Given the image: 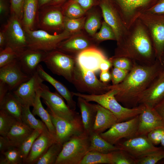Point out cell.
<instances>
[{
    "label": "cell",
    "instance_id": "32",
    "mask_svg": "<svg viewBox=\"0 0 164 164\" xmlns=\"http://www.w3.org/2000/svg\"><path fill=\"white\" fill-rule=\"evenodd\" d=\"M89 43L85 39L76 38L60 43L57 49L67 54L70 53H77L78 54L89 47Z\"/></svg>",
    "mask_w": 164,
    "mask_h": 164
},
{
    "label": "cell",
    "instance_id": "3",
    "mask_svg": "<svg viewBox=\"0 0 164 164\" xmlns=\"http://www.w3.org/2000/svg\"><path fill=\"white\" fill-rule=\"evenodd\" d=\"M74 95L81 97L86 101L96 102L113 113L117 118L118 122L127 121L139 115L145 107L144 104L131 108L121 106L116 99L114 92L110 90L101 95L85 94L79 92L73 93Z\"/></svg>",
    "mask_w": 164,
    "mask_h": 164
},
{
    "label": "cell",
    "instance_id": "44",
    "mask_svg": "<svg viewBox=\"0 0 164 164\" xmlns=\"http://www.w3.org/2000/svg\"><path fill=\"white\" fill-rule=\"evenodd\" d=\"M129 71L113 67L111 72V80L113 85L118 84L122 82L127 75Z\"/></svg>",
    "mask_w": 164,
    "mask_h": 164
},
{
    "label": "cell",
    "instance_id": "55",
    "mask_svg": "<svg viewBox=\"0 0 164 164\" xmlns=\"http://www.w3.org/2000/svg\"><path fill=\"white\" fill-rule=\"evenodd\" d=\"M112 66V65L111 61L107 58L101 62L99 69L101 71H108Z\"/></svg>",
    "mask_w": 164,
    "mask_h": 164
},
{
    "label": "cell",
    "instance_id": "58",
    "mask_svg": "<svg viewBox=\"0 0 164 164\" xmlns=\"http://www.w3.org/2000/svg\"><path fill=\"white\" fill-rule=\"evenodd\" d=\"M6 46V37L4 31L2 29L0 31V48H4Z\"/></svg>",
    "mask_w": 164,
    "mask_h": 164
},
{
    "label": "cell",
    "instance_id": "54",
    "mask_svg": "<svg viewBox=\"0 0 164 164\" xmlns=\"http://www.w3.org/2000/svg\"><path fill=\"white\" fill-rule=\"evenodd\" d=\"M100 77V80L104 83H107L111 80V74L109 70L101 71Z\"/></svg>",
    "mask_w": 164,
    "mask_h": 164
},
{
    "label": "cell",
    "instance_id": "29",
    "mask_svg": "<svg viewBox=\"0 0 164 164\" xmlns=\"http://www.w3.org/2000/svg\"><path fill=\"white\" fill-rule=\"evenodd\" d=\"M0 109L21 121L23 106L11 91L8 92L0 102Z\"/></svg>",
    "mask_w": 164,
    "mask_h": 164
},
{
    "label": "cell",
    "instance_id": "6",
    "mask_svg": "<svg viewBox=\"0 0 164 164\" xmlns=\"http://www.w3.org/2000/svg\"><path fill=\"white\" fill-rule=\"evenodd\" d=\"M23 27L27 36L28 48L46 52L57 49L61 41L69 35L66 30L59 34L53 35L42 29L32 30Z\"/></svg>",
    "mask_w": 164,
    "mask_h": 164
},
{
    "label": "cell",
    "instance_id": "2",
    "mask_svg": "<svg viewBox=\"0 0 164 164\" xmlns=\"http://www.w3.org/2000/svg\"><path fill=\"white\" fill-rule=\"evenodd\" d=\"M117 45L113 57H125L145 65L152 64L157 59L151 38L139 18L128 29L127 34Z\"/></svg>",
    "mask_w": 164,
    "mask_h": 164
},
{
    "label": "cell",
    "instance_id": "22",
    "mask_svg": "<svg viewBox=\"0 0 164 164\" xmlns=\"http://www.w3.org/2000/svg\"><path fill=\"white\" fill-rule=\"evenodd\" d=\"M107 58L101 50L91 47L80 53L76 57V60L84 69L94 72L100 70V63Z\"/></svg>",
    "mask_w": 164,
    "mask_h": 164
},
{
    "label": "cell",
    "instance_id": "18",
    "mask_svg": "<svg viewBox=\"0 0 164 164\" xmlns=\"http://www.w3.org/2000/svg\"><path fill=\"white\" fill-rule=\"evenodd\" d=\"M159 128H164V121L154 108L145 105L139 115L138 125L136 135H147L151 131Z\"/></svg>",
    "mask_w": 164,
    "mask_h": 164
},
{
    "label": "cell",
    "instance_id": "39",
    "mask_svg": "<svg viewBox=\"0 0 164 164\" xmlns=\"http://www.w3.org/2000/svg\"><path fill=\"white\" fill-rule=\"evenodd\" d=\"M164 159V149L153 152L135 159V164H155Z\"/></svg>",
    "mask_w": 164,
    "mask_h": 164
},
{
    "label": "cell",
    "instance_id": "13",
    "mask_svg": "<svg viewBox=\"0 0 164 164\" xmlns=\"http://www.w3.org/2000/svg\"><path fill=\"white\" fill-rule=\"evenodd\" d=\"M138 120L139 115L127 121L117 123L100 135L109 143L115 145L122 138L136 136Z\"/></svg>",
    "mask_w": 164,
    "mask_h": 164
},
{
    "label": "cell",
    "instance_id": "57",
    "mask_svg": "<svg viewBox=\"0 0 164 164\" xmlns=\"http://www.w3.org/2000/svg\"><path fill=\"white\" fill-rule=\"evenodd\" d=\"M9 91H10L8 86L5 84L0 82V102Z\"/></svg>",
    "mask_w": 164,
    "mask_h": 164
},
{
    "label": "cell",
    "instance_id": "31",
    "mask_svg": "<svg viewBox=\"0 0 164 164\" xmlns=\"http://www.w3.org/2000/svg\"><path fill=\"white\" fill-rule=\"evenodd\" d=\"M39 89L37 92L32 113L34 115H37L40 118L49 131L56 137L55 128L52 122L50 113L47 110L44 109L42 104Z\"/></svg>",
    "mask_w": 164,
    "mask_h": 164
},
{
    "label": "cell",
    "instance_id": "11",
    "mask_svg": "<svg viewBox=\"0 0 164 164\" xmlns=\"http://www.w3.org/2000/svg\"><path fill=\"white\" fill-rule=\"evenodd\" d=\"M6 39V46L12 48L17 55L28 48V42L21 20L15 15H10L2 29Z\"/></svg>",
    "mask_w": 164,
    "mask_h": 164
},
{
    "label": "cell",
    "instance_id": "19",
    "mask_svg": "<svg viewBox=\"0 0 164 164\" xmlns=\"http://www.w3.org/2000/svg\"><path fill=\"white\" fill-rule=\"evenodd\" d=\"M101 7L104 21L113 29L117 43L119 42L127 34L128 29L125 25L117 10L110 3L103 2Z\"/></svg>",
    "mask_w": 164,
    "mask_h": 164
},
{
    "label": "cell",
    "instance_id": "62",
    "mask_svg": "<svg viewBox=\"0 0 164 164\" xmlns=\"http://www.w3.org/2000/svg\"><path fill=\"white\" fill-rule=\"evenodd\" d=\"M160 144L162 147V148L164 149V134L162 138Z\"/></svg>",
    "mask_w": 164,
    "mask_h": 164
},
{
    "label": "cell",
    "instance_id": "16",
    "mask_svg": "<svg viewBox=\"0 0 164 164\" xmlns=\"http://www.w3.org/2000/svg\"><path fill=\"white\" fill-rule=\"evenodd\" d=\"M31 77L23 71L17 59L0 68V82L5 84L9 91L15 90Z\"/></svg>",
    "mask_w": 164,
    "mask_h": 164
},
{
    "label": "cell",
    "instance_id": "45",
    "mask_svg": "<svg viewBox=\"0 0 164 164\" xmlns=\"http://www.w3.org/2000/svg\"><path fill=\"white\" fill-rule=\"evenodd\" d=\"M64 13L66 17L73 19L80 16L84 14V12L78 4L73 3L66 8Z\"/></svg>",
    "mask_w": 164,
    "mask_h": 164
},
{
    "label": "cell",
    "instance_id": "42",
    "mask_svg": "<svg viewBox=\"0 0 164 164\" xmlns=\"http://www.w3.org/2000/svg\"><path fill=\"white\" fill-rule=\"evenodd\" d=\"M109 60L113 67L129 71L132 68L135 61L128 58L123 56L112 57Z\"/></svg>",
    "mask_w": 164,
    "mask_h": 164
},
{
    "label": "cell",
    "instance_id": "30",
    "mask_svg": "<svg viewBox=\"0 0 164 164\" xmlns=\"http://www.w3.org/2000/svg\"><path fill=\"white\" fill-rule=\"evenodd\" d=\"M89 135V151L108 153L118 149L116 145L109 143L103 138L99 134L92 131Z\"/></svg>",
    "mask_w": 164,
    "mask_h": 164
},
{
    "label": "cell",
    "instance_id": "53",
    "mask_svg": "<svg viewBox=\"0 0 164 164\" xmlns=\"http://www.w3.org/2000/svg\"><path fill=\"white\" fill-rule=\"evenodd\" d=\"M154 108L164 121V98L158 103Z\"/></svg>",
    "mask_w": 164,
    "mask_h": 164
},
{
    "label": "cell",
    "instance_id": "35",
    "mask_svg": "<svg viewBox=\"0 0 164 164\" xmlns=\"http://www.w3.org/2000/svg\"><path fill=\"white\" fill-rule=\"evenodd\" d=\"M30 106H23L21 121L33 129L43 130L47 127L44 123L36 119L30 110Z\"/></svg>",
    "mask_w": 164,
    "mask_h": 164
},
{
    "label": "cell",
    "instance_id": "33",
    "mask_svg": "<svg viewBox=\"0 0 164 164\" xmlns=\"http://www.w3.org/2000/svg\"><path fill=\"white\" fill-rule=\"evenodd\" d=\"M113 164L111 152L108 153L89 151L79 164Z\"/></svg>",
    "mask_w": 164,
    "mask_h": 164
},
{
    "label": "cell",
    "instance_id": "48",
    "mask_svg": "<svg viewBox=\"0 0 164 164\" xmlns=\"http://www.w3.org/2000/svg\"><path fill=\"white\" fill-rule=\"evenodd\" d=\"M164 134V128H159L150 131L147 134V136L153 145H157L160 144Z\"/></svg>",
    "mask_w": 164,
    "mask_h": 164
},
{
    "label": "cell",
    "instance_id": "1",
    "mask_svg": "<svg viewBox=\"0 0 164 164\" xmlns=\"http://www.w3.org/2000/svg\"><path fill=\"white\" fill-rule=\"evenodd\" d=\"M163 68L157 60L151 65L140 64L135 61L132 68L121 83L111 85L118 102L133 107L138 104L139 98L144 91L159 76Z\"/></svg>",
    "mask_w": 164,
    "mask_h": 164
},
{
    "label": "cell",
    "instance_id": "43",
    "mask_svg": "<svg viewBox=\"0 0 164 164\" xmlns=\"http://www.w3.org/2000/svg\"><path fill=\"white\" fill-rule=\"evenodd\" d=\"M96 37L99 40H116L115 35L113 29L105 21L102 22L101 29L96 34Z\"/></svg>",
    "mask_w": 164,
    "mask_h": 164
},
{
    "label": "cell",
    "instance_id": "25",
    "mask_svg": "<svg viewBox=\"0 0 164 164\" xmlns=\"http://www.w3.org/2000/svg\"><path fill=\"white\" fill-rule=\"evenodd\" d=\"M80 97H77L82 121L85 132L89 135L93 129L97 113V104L90 103Z\"/></svg>",
    "mask_w": 164,
    "mask_h": 164
},
{
    "label": "cell",
    "instance_id": "23",
    "mask_svg": "<svg viewBox=\"0 0 164 164\" xmlns=\"http://www.w3.org/2000/svg\"><path fill=\"white\" fill-rule=\"evenodd\" d=\"M164 98V77H158L142 94L138 104L154 108Z\"/></svg>",
    "mask_w": 164,
    "mask_h": 164
},
{
    "label": "cell",
    "instance_id": "50",
    "mask_svg": "<svg viewBox=\"0 0 164 164\" xmlns=\"http://www.w3.org/2000/svg\"><path fill=\"white\" fill-rule=\"evenodd\" d=\"M145 13L154 14H164V0H159Z\"/></svg>",
    "mask_w": 164,
    "mask_h": 164
},
{
    "label": "cell",
    "instance_id": "38",
    "mask_svg": "<svg viewBox=\"0 0 164 164\" xmlns=\"http://www.w3.org/2000/svg\"><path fill=\"white\" fill-rule=\"evenodd\" d=\"M43 130L39 129H34L19 148L24 163H25L26 159L34 142Z\"/></svg>",
    "mask_w": 164,
    "mask_h": 164
},
{
    "label": "cell",
    "instance_id": "40",
    "mask_svg": "<svg viewBox=\"0 0 164 164\" xmlns=\"http://www.w3.org/2000/svg\"><path fill=\"white\" fill-rule=\"evenodd\" d=\"M111 153L113 164H135V159L123 150L118 149Z\"/></svg>",
    "mask_w": 164,
    "mask_h": 164
},
{
    "label": "cell",
    "instance_id": "27",
    "mask_svg": "<svg viewBox=\"0 0 164 164\" xmlns=\"http://www.w3.org/2000/svg\"><path fill=\"white\" fill-rule=\"evenodd\" d=\"M39 7L38 0H25L21 20L23 27L33 30L37 28Z\"/></svg>",
    "mask_w": 164,
    "mask_h": 164
},
{
    "label": "cell",
    "instance_id": "7",
    "mask_svg": "<svg viewBox=\"0 0 164 164\" xmlns=\"http://www.w3.org/2000/svg\"><path fill=\"white\" fill-rule=\"evenodd\" d=\"M39 91L41 98L47 107V110L56 115L69 121L81 117L78 113L66 104L63 98L57 92H52L49 87L43 83Z\"/></svg>",
    "mask_w": 164,
    "mask_h": 164
},
{
    "label": "cell",
    "instance_id": "26",
    "mask_svg": "<svg viewBox=\"0 0 164 164\" xmlns=\"http://www.w3.org/2000/svg\"><path fill=\"white\" fill-rule=\"evenodd\" d=\"M97 113L93 131L100 134L118 122L116 116L108 110L97 104Z\"/></svg>",
    "mask_w": 164,
    "mask_h": 164
},
{
    "label": "cell",
    "instance_id": "10",
    "mask_svg": "<svg viewBox=\"0 0 164 164\" xmlns=\"http://www.w3.org/2000/svg\"><path fill=\"white\" fill-rule=\"evenodd\" d=\"M159 0H115L117 10L128 29L140 16L155 4Z\"/></svg>",
    "mask_w": 164,
    "mask_h": 164
},
{
    "label": "cell",
    "instance_id": "47",
    "mask_svg": "<svg viewBox=\"0 0 164 164\" xmlns=\"http://www.w3.org/2000/svg\"><path fill=\"white\" fill-rule=\"evenodd\" d=\"M100 22L96 16H91L87 20L85 25L86 31L91 35L94 34L100 26Z\"/></svg>",
    "mask_w": 164,
    "mask_h": 164
},
{
    "label": "cell",
    "instance_id": "46",
    "mask_svg": "<svg viewBox=\"0 0 164 164\" xmlns=\"http://www.w3.org/2000/svg\"><path fill=\"white\" fill-rule=\"evenodd\" d=\"M25 0H10V15L17 17L22 20L23 8Z\"/></svg>",
    "mask_w": 164,
    "mask_h": 164
},
{
    "label": "cell",
    "instance_id": "9",
    "mask_svg": "<svg viewBox=\"0 0 164 164\" xmlns=\"http://www.w3.org/2000/svg\"><path fill=\"white\" fill-rule=\"evenodd\" d=\"M138 18L149 32L155 49L156 59L160 62L164 52V14L144 13Z\"/></svg>",
    "mask_w": 164,
    "mask_h": 164
},
{
    "label": "cell",
    "instance_id": "5",
    "mask_svg": "<svg viewBox=\"0 0 164 164\" xmlns=\"http://www.w3.org/2000/svg\"><path fill=\"white\" fill-rule=\"evenodd\" d=\"M71 83L79 92L95 95L102 94L107 93L110 90L111 85L99 80L94 72L84 69L77 61L74 67Z\"/></svg>",
    "mask_w": 164,
    "mask_h": 164
},
{
    "label": "cell",
    "instance_id": "41",
    "mask_svg": "<svg viewBox=\"0 0 164 164\" xmlns=\"http://www.w3.org/2000/svg\"><path fill=\"white\" fill-rule=\"evenodd\" d=\"M17 53L9 46L0 48V68L17 59Z\"/></svg>",
    "mask_w": 164,
    "mask_h": 164
},
{
    "label": "cell",
    "instance_id": "61",
    "mask_svg": "<svg viewBox=\"0 0 164 164\" xmlns=\"http://www.w3.org/2000/svg\"><path fill=\"white\" fill-rule=\"evenodd\" d=\"M160 62L162 66L163 69L159 77V78H162L164 77V52L161 57Z\"/></svg>",
    "mask_w": 164,
    "mask_h": 164
},
{
    "label": "cell",
    "instance_id": "15",
    "mask_svg": "<svg viewBox=\"0 0 164 164\" xmlns=\"http://www.w3.org/2000/svg\"><path fill=\"white\" fill-rule=\"evenodd\" d=\"M44 81L37 71L12 92L22 106L33 107L37 92Z\"/></svg>",
    "mask_w": 164,
    "mask_h": 164
},
{
    "label": "cell",
    "instance_id": "60",
    "mask_svg": "<svg viewBox=\"0 0 164 164\" xmlns=\"http://www.w3.org/2000/svg\"><path fill=\"white\" fill-rule=\"evenodd\" d=\"M65 0H52L51 2L47 6L55 7L59 4H60Z\"/></svg>",
    "mask_w": 164,
    "mask_h": 164
},
{
    "label": "cell",
    "instance_id": "34",
    "mask_svg": "<svg viewBox=\"0 0 164 164\" xmlns=\"http://www.w3.org/2000/svg\"><path fill=\"white\" fill-rule=\"evenodd\" d=\"M63 145L56 142L51 145L36 164H55L60 152Z\"/></svg>",
    "mask_w": 164,
    "mask_h": 164
},
{
    "label": "cell",
    "instance_id": "52",
    "mask_svg": "<svg viewBox=\"0 0 164 164\" xmlns=\"http://www.w3.org/2000/svg\"><path fill=\"white\" fill-rule=\"evenodd\" d=\"M12 147L10 144L6 137L0 136V152L2 154Z\"/></svg>",
    "mask_w": 164,
    "mask_h": 164
},
{
    "label": "cell",
    "instance_id": "51",
    "mask_svg": "<svg viewBox=\"0 0 164 164\" xmlns=\"http://www.w3.org/2000/svg\"><path fill=\"white\" fill-rule=\"evenodd\" d=\"M10 13V6H9L7 0H0V15L7 17Z\"/></svg>",
    "mask_w": 164,
    "mask_h": 164
},
{
    "label": "cell",
    "instance_id": "37",
    "mask_svg": "<svg viewBox=\"0 0 164 164\" xmlns=\"http://www.w3.org/2000/svg\"><path fill=\"white\" fill-rule=\"evenodd\" d=\"M19 120L2 110H0V135L6 136L11 128Z\"/></svg>",
    "mask_w": 164,
    "mask_h": 164
},
{
    "label": "cell",
    "instance_id": "49",
    "mask_svg": "<svg viewBox=\"0 0 164 164\" xmlns=\"http://www.w3.org/2000/svg\"><path fill=\"white\" fill-rule=\"evenodd\" d=\"M64 25L66 31H72L79 29L81 26V22L79 19L66 17L64 19Z\"/></svg>",
    "mask_w": 164,
    "mask_h": 164
},
{
    "label": "cell",
    "instance_id": "24",
    "mask_svg": "<svg viewBox=\"0 0 164 164\" xmlns=\"http://www.w3.org/2000/svg\"><path fill=\"white\" fill-rule=\"evenodd\" d=\"M37 71L42 79L52 85L55 88L56 91L66 100L67 105L70 108L75 110L76 103L73 99V97L74 96L73 92L70 91L63 83L47 73L41 65H39Z\"/></svg>",
    "mask_w": 164,
    "mask_h": 164
},
{
    "label": "cell",
    "instance_id": "17",
    "mask_svg": "<svg viewBox=\"0 0 164 164\" xmlns=\"http://www.w3.org/2000/svg\"><path fill=\"white\" fill-rule=\"evenodd\" d=\"M54 9L46 6L39 9L37 28L49 32L64 28L62 13Z\"/></svg>",
    "mask_w": 164,
    "mask_h": 164
},
{
    "label": "cell",
    "instance_id": "20",
    "mask_svg": "<svg viewBox=\"0 0 164 164\" xmlns=\"http://www.w3.org/2000/svg\"><path fill=\"white\" fill-rule=\"evenodd\" d=\"M57 142L56 136L45 128L34 142L25 163L35 164L50 147Z\"/></svg>",
    "mask_w": 164,
    "mask_h": 164
},
{
    "label": "cell",
    "instance_id": "4",
    "mask_svg": "<svg viewBox=\"0 0 164 164\" xmlns=\"http://www.w3.org/2000/svg\"><path fill=\"white\" fill-rule=\"evenodd\" d=\"M89 145V135L85 132L73 136L63 144L55 164H79Z\"/></svg>",
    "mask_w": 164,
    "mask_h": 164
},
{
    "label": "cell",
    "instance_id": "36",
    "mask_svg": "<svg viewBox=\"0 0 164 164\" xmlns=\"http://www.w3.org/2000/svg\"><path fill=\"white\" fill-rule=\"evenodd\" d=\"M0 164H19L24 163L19 148L12 146L2 154Z\"/></svg>",
    "mask_w": 164,
    "mask_h": 164
},
{
    "label": "cell",
    "instance_id": "8",
    "mask_svg": "<svg viewBox=\"0 0 164 164\" xmlns=\"http://www.w3.org/2000/svg\"><path fill=\"white\" fill-rule=\"evenodd\" d=\"M76 58L58 50L47 52L43 62L52 73L71 83Z\"/></svg>",
    "mask_w": 164,
    "mask_h": 164
},
{
    "label": "cell",
    "instance_id": "14",
    "mask_svg": "<svg viewBox=\"0 0 164 164\" xmlns=\"http://www.w3.org/2000/svg\"><path fill=\"white\" fill-rule=\"evenodd\" d=\"M115 145L118 149L125 151L135 159L162 148L155 146L145 135H136L123 141H119Z\"/></svg>",
    "mask_w": 164,
    "mask_h": 164
},
{
    "label": "cell",
    "instance_id": "12",
    "mask_svg": "<svg viewBox=\"0 0 164 164\" xmlns=\"http://www.w3.org/2000/svg\"><path fill=\"white\" fill-rule=\"evenodd\" d=\"M48 111L55 128L57 142L63 145L73 136L84 132L81 116L73 121H69Z\"/></svg>",
    "mask_w": 164,
    "mask_h": 164
},
{
    "label": "cell",
    "instance_id": "21",
    "mask_svg": "<svg viewBox=\"0 0 164 164\" xmlns=\"http://www.w3.org/2000/svg\"><path fill=\"white\" fill-rule=\"evenodd\" d=\"M47 52L27 48L18 55L17 60L23 71L32 77L37 71L40 63L43 62Z\"/></svg>",
    "mask_w": 164,
    "mask_h": 164
},
{
    "label": "cell",
    "instance_id": "56",
    "mask_svg": "<svg viewBox=\"0 0 164 164\" xmlns=\"http://www.w3.org/2000/svg\"><path fill=\"white\" fill-rule=\"evenodd\" d=\"M75 1L76 3L84 9L90 8L93 3V0H75Z\"/></svg>",
    "mask_w": 164,
    "mask_h": 164
},
{
    "label": "cell",
    "instance_id": "28",
    "mask_svg": "<svg viewBox=\"0 0 164 164\" xmlns=\"http://www.w3.org/2000/svg\"><path fill=\"white\" fill-rule=\"evenodd\" d=\"M34 130L21 121L17 120L5 137L11 146L19 148Z\"/></svg>",
    "mask_w": 164,
    "mask_h": 164
},
{
    "label": "cell",
    "instance_id": "59",
    "mask_svg": "<svg viewBox=\"0 0 164 164\" xmlns=\"http://www.w3.org/2000/svg\"><path fill=\"white\" fill-rule=\"evenodd\" d=\"M39 9L47 6L52 0H38Z\"/></svg>",
    "mask_w": 164,
    "mask_h": 164
}]
</instances>
